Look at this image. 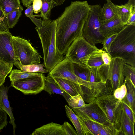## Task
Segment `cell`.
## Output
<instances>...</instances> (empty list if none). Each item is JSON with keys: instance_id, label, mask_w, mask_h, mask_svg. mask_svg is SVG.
<instances>
[{"instance_id": "cell-14", "label": "cell", "mask_w": 135, "mask_h": 135, "mask_svg": "<svg viewBox=\"0 0 135 135\" xmlns=\"http://www.w3.org/2000/svg\"><path fill=\"white\" fill-rule=\"evenodd\" d=\"M125 26L117 16L111 20L101 22L100 31L103 36L106 37L119 33Z\"/></svg>"}, {"instance_id": "cell-44", "label": "cell", "mask_w": 135, "mask_h": 135, "mask_svg": "<svg viewBox=\"0 0 135 135\" xmlns=\"http://www.w3.org/2000/svg\"><path fill=\"white\" fill-rule=\"evenodd\" d=\"M127 3L130 4L135 7V0H128Z\"/></svg>"}, {"instance_id": "cell-5", "label": "cell", "mask_w": 135, "mask_h": 135, "mask_svg": "<svg viewBox=\"0 0 135 135\" xmlns=\"http://www.w3.org/2000/svg\"><path fill=\"white\" fill-rule=\"evenodd\" d=\"M124 61L118 57L112 58L109 65H104L98 68L103 82L106 83L113 93L124 83L123 70Z\"/></svg>"}, {"instance_id": "cell-27", "label": "cell", "mask_w": 135, "mask_h": 135, "mask_svg": "<svg viewBox=\"0 0 135 135\" xmlns=\"http://www.w3.org/2000/svg\"><path fill=\"white\" fill-rule=\"evenodd\" d=\"M21 5L20 0H0V8L6 16Z\"/></svg>"}, {"instance_id": "cell-9", "label": "cell", "mask_w": 135, "mask_h": 135, "mask_svg": "<svg viewBox=\"0 0 135 135\" xmlns=\"http://www.w3.org/2000/svg\"><path fill=\"white\" fill-rule=\"evenodd\" d=\"M49 74L53 77L63 78L78 83L82 85L83 90L85 93L91 94L92 88L90 82L83 80L75 74L73 63L66 57Z\"/></svg>"}, {"instance_id": "cell-26", "label": "cell", "mask_w": 135, "mask_h": 135, "mask_svg": "<svg viewBox=\"0 0 135 135\" xmlns=\"http://www.w3.org/2000/svg\"><path fill=\"white\" fill-rule=\"evenodd\" d=\"M13 65L19 69L24 71L30 73H47V69L44 68L45 65L41 64H33L27 65H22L18 61Z\"/></svg>"}, {"instance_id": "cell-12", "label": "cell", "mask_w": 135, "mask_h": 135, "mask_svg": "<svg viewBox=\"0 0 135 135\" xmlns=\"http://www.w3.org/2000/svg\"><path fill=\"white\" fill-rule=\"evenodd\" d=\"M79 108L96 122L105 125L112 124L94 101L86 104L84 107Z\"/></svg>"}, {"instance_id": "cell-11", "label": "cell", "mask_w": 135, "mask_h": 135, "mask_svg": "<svg viewBox=\"0 0 135 135\" xmlns=\"http://www.w3.org/2000/svg\"><path fill=\"white\" fill-rule=\"evenodd\" d=\"M9 31L0 30V62L11 64L17 61L11 43Z\"/></svg>"}, {"instance_id": "cell-13", "label": "cell", "mask_w": 135, "mask_h": 135, "mask_svg": "<svg viewBox=\"0 0 135 135\" xmlns=\"http://www.w3.org/2000/svg\"><path fill=\"white\" fill-rule=\"evenodd\" d=\"M72 108L82 123L85 130L86 135H99L97 122L92 119L80 108Z\"/></svg>"}, {"instance_id": "cell-42", "label": "cell", "mask_w": 135, "mask_h": 135, "mask_svg": "<svg viewBox=\"0 0 135 135\" xmlns=\"http://www.w3.org/2000/svg\"><path fill=\"white\" fill-rule=\"evenodd\" d=\"M112 58L109 53L103 51L102 54V58L104 65H109L110 62Z\"/></svg>"}, {"instance_id": "cell-23", "label": "cell", "mask_w": 135, "mask_h": 135, "mask_svg": "<svg viewBox=\"0 0 135 135\" xmlns=\"http://www.w3.org/2000/svg\"><path fill=\"white\" fill-rule=\"evenodd\" d=\"M65 110L67 117L74 126L78 135H86L84 128L77 115L71 108L66 105Z\"/></svg>"}, {"instance_id": "cell-10", "label": "cell", "mask_w": 135, "mask_h": 135, "mask_svg": "<svg viewBox=\"0 0 135 135\" xmlns=\"http://www.w3.org/2000/svg\"><path fill=\"white\" fill-rule=\"evenodd\" d=\"M45 75L42 73L37 75L11 81V86L25 95L36 94L43 90Z\"/></svg>"}, {"instance_id": "cell-32", "label": "cell", "mask_w": 135, "mask_h": 135, "mask_svg": "<svg viewBox=\"0 0 135 135\" xmlns=\"http://www.w3.org/2000/svg\"><path fill=\"white\" fill-rule=\"evenodd\" d=\"M13 64L0 62V87L5 82V79L12 70Z\"/></svg>"}, {"instance_id": "cell-4", "label": "cell", "mask_w": 135, "mask_h": 135, "mask_svg": "<svg viewBox=\"0 0 135 135\" xmlns=\"http://www.w3.org/2000/svg\"><path fill=\"white\" fill-rule=\"evenodd\" d=\"M90 9L83 26L82 36L89 43L93 46L103 44L105 38L100 31L101 23L100 4L90 5Z\"/></svg>"}, {"instance_id": "cell-17", "label": "cell", "mask_w": 135, "mask_h": 135, "mask_svg": "<svg viewBox=\"0 0 135 135\" xmlns=\"http://www.w3.org/2000/svg\"><path fill=\"white\" fill-rule=\"evenodd\" d=\"M45 86L43 90L47 92L51 95L55 94L61 95L67 102L71 97L63 90L55 82L53 78L48 74L44 78Z\"/></svg>"}, {"instance_id": "cell-35", "label": "cell", "mask_w": 135, "mask_h": 135, "mask_svg": "<svg viewBox=\"0 0 135 135\" xmlns=\"http://www.w3.org/2000/svg\"><path fill=\"white\" fill-rule=\"evenodd\" d=\"M123 72L124 76L129 79L135 86V67L124 63Z\"/></svg>"}, {"instance_id": "cell-21", "label": "cell", "mask_w": 135, "mask_h": 135, "mask_svg": "<svg viewBox=\"0 0 135 135\" xmlns=\"http://www.w3.org/2000/svg\"><path fill=\"white\" fill-rule=\"evenodd\" d=\"M106 1L101 10L100 16L101 22L111 20L118 16L115 5L110 1Z\"/></svg>"}, {"instance_id": "cell-34", "label": "cell", "mask_w": 135, "mask_h": 135, "mask_svg": "<svg viewBox=\"0 0 135 135\" xmlns=\"http://www.w3.org/2000/svg\"><path fill=\"white\" fill-rule=\"evenodd\" d=\"M33 9L32 5H30L27 7V8L25 11V13L27 17H29L31 21L36 26V27L38 29L41 28L42 23V20L41 18L40 19L36 18L37 15H34L33 14Z\"/></svg>"}, {"instance_id": "cell-29", "label": "cell", "mask_w": 135, "mask_h": 135, "mask_svg": "<svg viewBox=\"0 0 135 135\" xmlns=\"http://www.w3.org/2000/svg\"><path fill=\"white\" fill-rule=\"evenodd\" d=\"M8 76L11 81L21 79L39 74L40 73H30L23 71L20 70H12Z\"/></svg>"}, {"instance_id": "cell-33", "label": "cell", "mask_w": 135, "mask_h": 135, "mask_svg": "<svg viewBox=\"0 0 135 135\" xmlns=\"http://www.w3.org/2000/svg\"><path fill=\"white\" fill-rule=\"evenodd\" d=\"M67 103L69 106L72 108L83 107L86 105L80 94L71 97Z\"/></svg>"}, {"instance_id": "cell-7", "label": "cell", "mask_w": 135, "mask_h": 135, "mask_svg": "<svg viewBox=\"0 0 135 135\" xmlns=\"http://www.w3.org/2000/svg\"><path fill=\"white\" fill-rule=\"evenodd\" d=\"M98 49L81 36L71 43L65 54L66 57L73 64L87 66L86 64L88 56Z\"/></svg>"}, {"instance_id": "cell-40", "label": "cell", "mask_w": 135, "mask_h": 135, "mask_svg": "<svg viewBox=\"0 0 135 135\" xmlns=\"http://www.w3.org/2000/svg\"><path fill=\"white\" fill-rule=\"evenodd\" d=\"M7 119V113L0 108V132L7 125L8 123Z\"/></svg>"}, {"instance_id": "cell-1", "label": "cell", "mask_w": 135, "mask_h": 135, "mask_svg": "<svg viewBox=\"0 0 135 135\" xmlns=\"http://www.w3.org/2000/svg\"><path fill=\"white\" fill-rule=\"evenodd\" d=\"M90 6L87 1L72 2L56 20V43L60 53L65 54L75 39L82 36Z\"/></svg>"}, {"instance_id": "cell-30", "label": "cell", "mask_w": 135, "mask_h": 135, "mask_svg": "<svg viewBox=\"0 0 135 135\" xmlns=\"http://www.w3.org/2000/svg\"><path fill=\"white\" fill-rule=\"evenodd\" d=\"M74 72L78 76L86 81H88L91 68L88 66L73 64Z\"/></svg>"}, {"instance_id": "cell-15", "label": "cell", "mask_w": 135, "mask_h": 135, "mask_svg": "<svg viewBox=\"0 0 135 135\" xmlns=\"http://www.w3.org/2000/svg\"><path fill=\"white\" fill-rule=\"evenodd\" d=\"M10 86H5L3 85L0 87V108L3 109L9 115L10 118L9 122L12 125L13 128V133L14 135H15L16 126L8 95V91Z\"/></svg>"}, {"instance_id": "cell-20", "label": "cell", "mask_w": 135, "mask_h": 135, "mask_svg": "<svg viewBox=\"0 0 135 135\" xmlns=\"http://www.w3.org/2000/svg\"><path fill=\"white\" fill-rule=\"evenodd\" d=\"M119 135H134V124L130 121L122 108L119 120Z\"/></svg>"}, {"instance_id": "cell-18", "label": "cell", "mask_w": 135, "mask_h": 135, "mask_svg": "<svg viewBox=\"0 0 135 135\" xmlns=\"http://www.w3.org/2000/svg\"><path fill=\"white\" fill-rule=\"evenodd\" d=\"M31 135H65L62 125L53 122L36 129Z\"/></svg>"}, {"instance_id": "cell-6", "label": "cell", "mask_w": 135, "mask_h": 135, "mask_svg": "<svg viewBox=\"0 0 135 135\" xmlns=\"http://www.w3.org/2000/svg\"><path fill=\"white\" fill-rule=\"evenodd\" d=\"M11 41L16 59L22 65L40 63L42 57L29 41L12 35Z\"/></svg>"}, {"instance_id": "cell-28", "label": "cell", "mask_w": 135, "mask_h": 135, "mask_svg": "<svg viewBox=\"0 0 135 135\" xmlns=\"http://www.w3.org/2000/svg\"><path fill=\"white\" fill-rule=\"evenodd\" d=\"M23 8L21 5L13 11L8 13L6 16L7 22L9 28H13L18 22L22 15Z\"/></svg>"}, {"instance_id": "cell-19", "label": "cell", "mask_w": 135, "mask_h": 135, "mask_svg": "<svg viewBox=\"0 0 135 135\" xmlns=\"http://www.w3.org/2000/svg\"><path fill=\"white\" fill-rule=\"evenodd\" d=\"M124 84L126 87L127 93L126 96L121 101L126 104L135 114V86L127 77L124 78Z\"/></svg>"}, {"instance_id": "cell-24", "label": "cell", "mask_w": 135, "mask_h": 135, "mask_svg": "<svg viewBox=\"0 0 135 135\" xmlns=\"http://www.w3.org/2000/svg\"><path fill=\"white\" fill-rule=\"evenodd\" d=\"M103 51L98 49L89 55L86 60V66L90 68H99L104 65L102 58Z\"/></svg>"}, {"instance_id": "cell-45", "label": "cell", "mask_w": 135, "mask_h": 135, "mask_svg": "<svg viewBox=\"0 0 135 135\" xmlns=\"http://www.w3.org/2000/svg\"><path fill=\"white\" fill-rule=\"evenodd\" d=\"M6 15L0 8V18L4 17Z\"/></svg>"}, {"instance_id": "cell-39", "label": "cell", "mask_w": 135, "mask_h": 135, "mask_svg": "<svg viewBox=\"0 0 135 135\" xmlns=\"http://www.w3.org/2000/svg\"><path fill=\"white\" fill-rule=\"evenodd\" d=\"M65 135H77L76 131L68 122H65L62 125Z\"/></svg>"}, {"instance_id": "cell-31", "label": "cell", "mask_w": 135, "mask_h": 135, "mask_svg": "<svg viewBox=\"0 0 135 135\" xmlns=\"http://www.w3.org/2000/svg\"><path fill=\"white\" fill-rule=\"evenodd\" d=\"M99 135H119V131L113 124L105 125L97 122Z\"/></svg>"}, {"instance_id": "cell-38", "label": "cell", "mask_w": 135, "mask_h": 135, "mask_svg": "<svg viewBox=\"0 0 135 135\" xmlns=\"http://www.w3.org/2000/svg\"><path fill=\"white\" fill-rule=\"evenodd\" d=\"M121 103L122 108L126 114L130 121L134 125L135 121V114L133 113L130 108L125 103L121 101Z\"/></svg>"}, {"instance_id": "cell-8", "label": "cell", "mask_w": 135, "mask_h": 135, "mask_svg": "<svg viewBox=\"0 0 135 135\" xmlns=\"http://www.w3.org/2000/svg\"><path fill=\"white\" fill-rule=\"evenodd\" d=\"M94 101L103 110L110 123L119 131V120L122 109L121 101L116 99L112 94L100 95L96 98Z\"/></svg>"}, {"instance_id": "cell-16", "label": "cell", "mask_w": 135, "mask_h": 135, "mask_svg": "<svg viewBox=\"0 0 135 135\" xmlns=\"http://www.w3.org/2000/svg\"><path fill=\"white\" fill-rule=\"evenodd\" d=\"M53 78L62 89L71 97L80 94L83 97V94L80 85L67 79L58 77Z\"/></svg>"}, {"instance_id": "cell-41", "label": "cell", "mask_w": 135, "mask_h": 135, "mask_svg": "<svg viewBox=\"0 0 135 135\" xmlns=\"http://www.w3.org/2000/svg\"><path fill=\"white\" fill-rule=\"evenodd\" d=\"M32 6L33 12L36 14H38L40 10L42 5L41 0H32Z\"/></svg>"}, {"instance_id": "cell-3", "label": "cell", "mask_w": 135, "mask_h": 135, "mask_svg": "<svg viewBox=\"0 0 135 135\" xmlns=\"http://www.w3.org/2000/svg\"><path fill=\"white\" fill-rule=\"evenodd\" d=\"M125 63L135 67V25H126L112 43L109 53Z\"/></svg>"}, {"instance_id": "cell-37", "label": "cell", "mask_w": 135, "mask_h": 135, "mask_svg": "<svg viewBox=\"0 0 135 135\" xmlns=\"http://www.w3.org/2000/svg\"><path fill=\"white\" fill-rule=\"evenodd\" d=\"M117 34L116 33L105 38L102 44L103 48L102 49L105 50L107 52L109 53L111 45Z\"/></svg>"}, {"instance_id": "cell-43", "label": "cell", "mask_w": 135, "mask_h": 135, "mask_svg": "<svg viewBox=\"0 0 135 135\" xmlns=\"http://www.w3.org/2000/svg\"><path fill=\"white\" fill-rule=\"evenodd\" d=\"M135 25V12L131 15L126 23V25Z\"/></svg>"}, {"instance_id": "cell-22", "label": "cell", "mask_w": 135, "mask_h": 135, "mask_svg": "<svg viewBox=\"0 0 135 135\" xmlns=\"http://www.w3.org/2000/svg\"><path fill=\"white\" fill-rule=\"evenodd\" d=\"M115 7L118 16L123 25H126L132 14L135 12V7L127 3L124 5H115Z\"/></svg>"}, {"instance_id": "cell-46", "label": "cell", "mask_w": 135, "mask_h": 135, "mask_svg": "<svg viewBox=\"0 0 135 135\" xmlns=\"http://www.w3.org/2000/svg\"><path fill=\"white\" fill-rule=\"evenodd\" d=\"M5 17H3V18H0V21H1L3 20L4 19V18Z\"/></svg>"}, {"instance_id": "cell-47", "label": "cell", "mask_w": 135, "mask_h": 135, "mask_svg": "<svg viewBox=\"0 0 135 135\" xmlns=\"http://www.w3.org/2000/svg\"><path fill=\"white\" fill-rule=\"evenodd\" d=\"M109 0V1H111L113 0Z\"/></svg>"}, {"instance_id": "cell-2", "label": "cell", "mask_w": 135, "mask_h": 135, "mask_svg": "<svg viewBox=\"0 0 135 135\" xmlns=\"http://www.w3.org/2000/svg\"><path fill=\"white\" fill-rule=\"evenodd\" d=\"M56 20H42L40 28L35 29L40 38L43 52L44 64L49 73L65 58L57 51L56 43Z\"/></svg>"}, {"instance_id": "cell-25", "label": "cell", "mask_w": 135, "mask_h": 135, "mask_svg": "<svg viewBox=\"0 0 135 135\" xmlns=\"http://www.w3.org/2000/svg\"><path fill=\"white\" fill-rule=\"evenodd\" d=\"M42 5L40 10L41 13L37 15V17L42 18V20L50 19L51 9L58 6L56 3L53 0H41Z\"/></svg>"}, {"instance_id": "cell-36", "label": "cell", "mask_w": 135, "mask_h": 135, "mask_svg": "<svg viewBox=\"0 0 135 135\" xmlns=\"http://www.w3.org/2000/svg\"><path fill=\"white\" fill-rule=\"evenodd\" d=\"M126 87L124 83L120 87L115 90L113 95L116 99L121 101L126 96Z\"/></svg>"}]
</instances>
